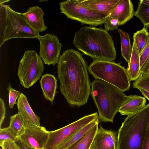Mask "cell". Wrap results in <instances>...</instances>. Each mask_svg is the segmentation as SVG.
<instances>
[{"mask_svg":"<svg viewBox=\"0 0 149 149\" xmlns=\"http://www.w3.org/2000/svg\"><path fill=\"white\" fill-rule=\"evenodd\" d=\"M9 126L17 137L24 133L26 129L22 118L18 113L10 117Z\"/></svg>","mask_w":149,"mask_h":149,"instance_id":"cell-25","label":"cell"},{"mask_svg":"<svg viewBox=\"0 0 149 149\" xmlns=\"http://www.w3.org/2000/svg\"><path fill=\"white\" fill-rule=\"evenodd\" d=\"M142 3L149 6V0H141L139 1Z\"/></svg>","mask_w":149,"mask_h":149,"instance_id":"cell-36","label":"cell"},{"mask_svg":"<svg viewBox=\"0 0 149 149\" xmlns=\"http://www.w3.org/2000/svg\"><path fill=\"white\" fill-rule=\"evenodd\" d=\"M17 136L10 128L8 127L3 128H0V146L3 142L7 141H15Z\"/></svg>","mask_w":149,"mask_h":149,"instance_id":"cell-27","label":"cell"},{"mask_svg":"<svg viewBox=\"0 0 149 149\" xmlns=\"http://www.w3.org/2000/svg\"><path fill=\"white\" fill-rule=\"evenodd\" d=\"M14 141L17 149H35L28 146L22 142L18 137H17Z\"/></svg>","mask_w":149,"mask_h":149,"instance_id":"cell-34","label":"cell"},{"mask_svg":"<svg viewBox=\"0 0 149 149\" xmlns=\"http://www.w3.org/2000/svg\"><path fill=\"white\" fill-rule=\"evenodd\" d=\"M117 29L120 38L121 55L128 63L132 51L130 36L127 33L122 29L118 28Z\"/></svg>","mask_w":149,"mask_h":149,"instance_id":"cell-21","label":"cell"},{"mask_svg":"<svg viewBox=\"0 0 149 149\" xmlns=\"http://www.w3.org/2000/svg\"><path fill=\"white\" fill-rule=\"evenodd\" d=\"M40 43L39 56L45 64L54 66L61 56L62 44L56 35L47 33L38 38Z\"/></svg>","mask_w":149,"mask_h":149,"instance_id":"cell-10","label":"cell"},{"mask_svg":"<svg viewBox=\"0 0 149 149\" xmlns=\"http://www.w3.org/2000/svg\"><path fill=\"white\" fill-rule=\"evenodd\" d=\"M83 54L68 49L60 56L57 63L60 91L71 106L79 107L86 104L91 93L88 67Z\"/></svg>","mask_w":149,"mask_h":149,"instance_id":"cell-1","label":"cell"},{"mask_svg":"<svg viewBox=\"0 0 149 149\" xmlns=\"http://www.w3.org/2000/svg\"><path fill=\"white\" fill-rule=\"evenodd\" d=\"M146 102L145 98L140 96H127L119 112L122 115L133 114L143 108L145 106Z\"/></svg>","mask_w":149,"mask_h":149,"instance_id":"cell-17","label":"cell"},{"mask_svg":"<svg viewBox=\"0 0 149 149\" xmlns=\"http://www.w3.org/2000/svg\"><path fill=\"white\" fill-rule=\"evenodd\" d=\"M144 97L149 100V92L142 89H139Z\"/></svg>","mask_w":149,"mask_h":149,"instance_id":"cell-35","label":"cell"},{"mask_svg":"<svg viewBox=\"0 0 149 149\" xmlns=\"http://www.w3.org/2000/svg\"><path fill=\"white\" fill-rule=\"evenodd\" d=\"M61 12L68 18L76 20L82 24H88L95 27L104 24V15L89 10L82 6L80 0H67L60 1Z\"/></svg>","mask_w":149,"mask_h":149,"instance_id":"cell-8","label":"cell"},{"mask_svg":"<svg viewBox=\"0 0 149 149\" xmlns=\"http://www.w3.org/2000/svg\"><path fill=\"white\" fill-rule=\"evenodd\" d=\"M133 6L130 0H120L114 11L110 16L117 19L120 26L125 24L134 16Z\"/></svg>","mask_w":149,"mask_h":149,"instance_id":"cell-16","label":"cell"},{"mask_svg":"<svg viewBox=\"0 0 149 149\" xmlns=\"http://www.w3.org/2000/svg\"><path fill=\"white\" fill-rule=\"evenodd\" d=\"M117 136L111 130L104 129L100 125L90 149H117Z\"/></svg>","mask_w":149,"mask_h":149,"instance_id":"cell-12","label":"cell"},{"mask_svg":"<svg viewBox=\"0 0 149 149\" xmlns=\"http://www.w3.org/2000/svg\"><path fill=\"white\" fill-rule=\"evenodd\" d=\"M98 124H96L81 138L67 149H90L98 128Z\"/></svg>","mask_w":149,"mask_h":149,"instance_id":"cell-20","label":"cell"},{"mask_svg":"<svg viewBox=\"0 0 149 149\" xmlns=\"http://www.w3.org/2000/svg\"><path fill=\"white\" fill-rule=\"evenodd\" d=\"M133 88L142 89L149 92V74L142 75L133 83Z\"/></svg>","mask_w":149,"mask_h":149,"instance_id":"cell-28","label":"cell"},{"mask_svg":"<svg viewBox=\"0 0 149 149\" xmlns=\"http://www.w3.org/2000/svg\"><path fill=\"white\" fill-rule=\"evenodd\" d=\"M40 36L28 24L23 13L15 11L9 5L0 4V47L11 39L38 38Z\"/></svg>","mask_w":149,"mask_h":149,"instance_id":"cell-5","label":"cell"},{"mask_svg":"<svg viewBox=\"0 0 149 149\" xmlns=\"http://www.w3.org/2000/svg\"><path fill=\"white\" fill-rule=\"evenodd\" d=\"M6 110L4 102L3 100L0 98V128L5 117Z\"/></svg>","mask_w":149,"mask_h":149,"instance_id":"cell-31","label":"cell"},{"mask_svg":"<svg viewBox=\"0 0 149 149\" xmlns=\"http://www.w3.org/2000/svg\"><path fill=\"white\" fill-rule=\"evenodd\" d=\"M120 0H80L81 6L87 9L109 16L117 7Z\"/></svg>","mask_w":149,"mask_h":149,"instance_id":"cell-14","label":"cell"},{"mask_svg":"<svg viewBox=\"0 0 149 149\" xmlns=\"http://www.w3.org/2000/svg\"><path fill=\"white\" fill-rule=\"evenodd\" d=\"M40 82L45 98L53 104L58 87L56 79L54 75L46 74L42 76Z\"/></svg>","mask_w":149,"mask_h":149,"instance_id":"cell-18","label":"cell"},{"mask_svg":"<svg viewBox=\"0 0 149 149\" xmlns=\"http://www.w3.org/2000/svg\"><path fill=\"white\" fill-rule=\"evenodd\" d=\"M10 0H1L0 1V4H3L4 3L8 2L10 1Z\"/></svg>","mask_w":149,"mask_h":149,"instance_id":"cell-37","label":"cell"},{"mask_svg":"<svg viewBox=\"0 0 149 149\" xmlns=\"http://www.w3.org/2000/svg\"><path fill=\"white\" fill-rule=\"evenodd\" d=\"M49 132L43 127H27L18 138L29 147L44 149L48 140Z\"/></svg>","mask_w":149,"mask_h":149,"instance_id":"cell-11","label":"cell"},{"mask_svg":"<svg viewBox=\"0 0 149 149\" xmlns=\"http://www.w3.org/2000/svg\"><path fill=\"white\" fill-rule=\"evenodd\" d=\"M74 46L94 60L112 61L116 52L112 37L102 28L83 26L75 33Z\"/></svg>","mask_w":149,"mask_h":149,"instance_id":"cell-2","label":"cell"},{"mask_svg":"<svg viewBox=\"0 0 149 149\" xmlns=\"http://www.w3.org/2000/svg\"><path fill=\"white\" fill-rule=\"evenodd\" d=\"M134 16L140 20L143 25V27L147 28L149 27V6L139 1Z\"/></svg>","mask_w":149,"mask_h":149,"instance_id":"cell-24","label":"cell"},{"mask_svg":"<svg viewBox=\"0 0 149 149\" xmlns=\"http://www.w3.org/2000/svg\"><path fill=\"white\" fill-rule=\"evenodd\" d=\"M149 124V104L128 115L119 129L117 149H141Z\"/></svg>","mask_w":149,"mask_h":149,"instance_id":"cell-4","label":"cell"},{"mask_svg":"<svg viewBox=\"0 0 149 149\" xmlns=\"http://www.w3.org/2000/svg\"><path fill=\"white\" fill-rule=\"evenodd\" d=\"M104 26V29L108 32L117 29L120 24L117 19L109 16L106 18Z\"/></svg>","mask_w":149,"mask_h":149,"instance_id":"cell-30","label":"cell"},{"mask_svg":"<svg viewBox=\"0 0 149 149\" xmlns=\"http://www.w3.org/2000/svg\"><path fill=\"white\" fill-rule=\"evenodd\" d=\"M148 28L143 27L134 33L133 36V41L136 45L140 54L146 45L148 40Z\"/></svg>","mask_w":149,"mask_h":149,"instance_id":"cell-23","label":"cell"},{"mask_svg":"<svg viewBox=\"0 0 149 149\" xmlns=\"http://www.w3.org/2000/svg\"><path fill=\"white\" fill-rule=\"evenodd\" d=\"M44 68L42 59L35 51H25L18 68L20 84L26 88L31 87L40 79Z\"/></svg>","mask_w":149,"mask_h":149,"instance_id":"cell-7","label":"cell"},{"mask_svg":"<svg viewBox=\"0 0 149 149\" xmlns=\"http://www.w3.org/2000/svg\"><path fill=\"white\" fill-rule=\"evenodd\" d=\"M147 44L140 54V72L141 75L149 74V32Z\"/></svg>","mask_w":149,"mask_h":149,"instance_id":"cell-26","label":"cell"},{"mask_svg":"<svg viewBox=\"0 0 149 149\" xmlns=\"http://www.w3.org/2000/svg\"><path fill=\"white\" fill-rule=\"evenodd\" d=\"M1 147L2 149H17L14 141H5Z\"/></svg>","mask_w":149,"mask_h":149,"instance_id":"cell-33","label":"cell"},{"mask_svg":"<svg viewBox=\"0 0 149 149\" xmlns=\"http://www.w3.org/2000/svg\"><path fill=\"white\" fill-rule=\"evenodd\" d=\"M7 89L9 92V106L10 108L13 109L14 104H17L16 100L20 94V92L13 89L10 84Z\"/></svg>","mask_w":149,"mask_h":149,"instance_id":"cell-29","label":"cell"},{"mask_svg":"<svg viewBox=\"0 0 149 149\" xmlns=\"http://www.w3.org/2000/svg\"><path fill=\"white\" fill-rule=\"evenodd\" d=\"M23 14L28 24L36 31L39 33L47 29L43 19L45 13L38 6L31 7Z\"/></svg>","mask_w":149,"mask_h":149,"instance_id":"cell-15","label":"cell"},{"mask_svg":"<svg viewBox=\"0 0 149 149\" xmlns=\"http://www.w3.org/2000/svg\"><path fill=\"white\" fill-rule=\"evenodd\" d=\"M141 149H149V124L146 130Z\"/></svg>","mask_w":149,"mask_h":149,"instance_id":"cell-32","label":"cell"},{"mask_svg":"<svg viewBox=\"0 0 149 149\" xmlns=\"http://www.w3.org/2000/svg\"><path fill=\"white\" fill-rule=\"evenodd\" d=\"M88 70L95 79L109 83L122 92L130 87L131 80L127 69L120 63L113 61L94 60Z\"/></svg>","mask_w":149,"mask_h":149,"instance_id":"cell-6","label":"cell"},{"mask_svg":"<svg viewBox=\"0 0 149 149\" xmlns=\"http://www.w3.org/2000/svg\"><path fill=\"white\" fill-rule=\"evenodd\" d=\"M18 113L22 118L25 127H41L40 118L36 115L30 106L27 99L23 93H21L17 102Z\"/></svg>","mask_w":149,"mask_h":149,"instance_id":"cell-13","label":"cell"},{"mask_svg":"<svg viewBox=\"0 0 149 149\" xmlns=\"http://www.w3.org/2000/svg\"><path fill=\"white\" fill-rule=\"evenodd\" d=\"M98 119L92 122L74 134L67 141L59 146L56 149H67L81 138L88 132L99 123Z\"/></svg>","mask_w":149,"mask_h":149,"instance_id":"cell-22","label":"cell"},{"mask_svg":"<svg viewBox=\"0 0 149 149\" xmlns=\"http://www.w3.org/2000/svg\"><path fill=\"white\" fill-rule=\"evenodd\" d=\"M127 69L131 81H135L142 75L140 72V54L134 41L131 55Z\"/></svg>","mask_w":149,"mask_h":149,"instance_id":"cell-19","label":"cell"},{"mask_svg":"<svg viewBox=\"0 0 149 149\" xmlns=\"http://www.w3.org/2000/svg\"><path fill=\"white\" fill-rule=\"evenodd\" d=\"M91 95L98 110L99 122L113 123L127 96L118 88L101 79L91 84Z\"/></svg>","mask_w":149,"mask_h":149,"instance_id":"cell-3","label":"cell"},{"mask_svg":"<svg viewBox=\"0 0 149 149\" xmlns=\"http://www.w3.org/2000/svg\"><path fill=\"white\" fill-rule=\"evenodd\" d=\"M98 118L95 112L81 118L63 127L49 132L47 142L44 149H56L74 134Z\"/></svg>","mask_w":149,"mask_h":149,"instance_id":"cell-9","label":"cell"}]
</instances>
